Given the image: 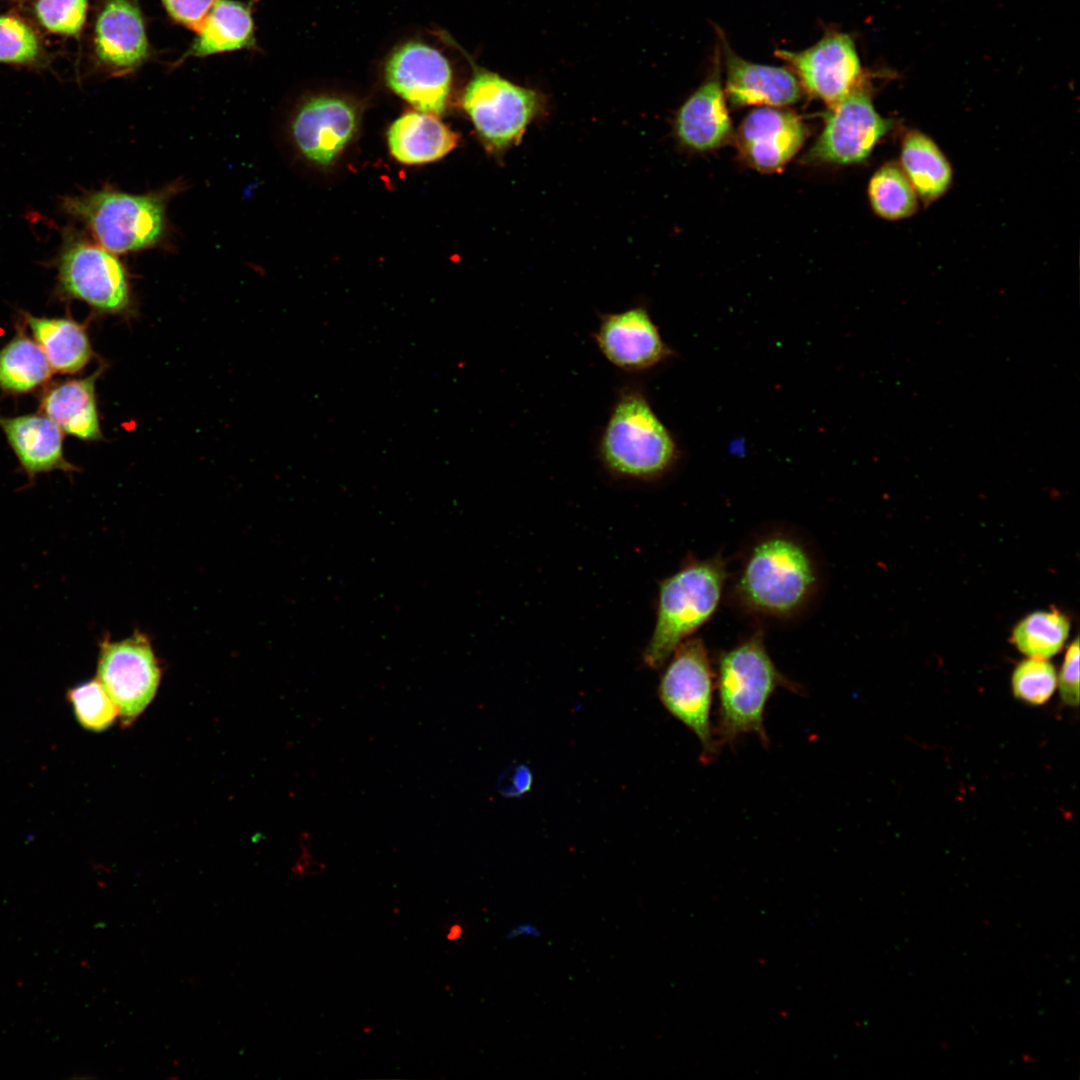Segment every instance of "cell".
Here are the masks:
<instances>
[{
    "label": "cell",
    "instance_id": "f1b7e54d",
    "mask_svg": "<svg viewBox=\"0 0 1080 1080\" xmlns=\"http://www.w3.org/2000/svg\"><path fill=\"white\" fill-rule=\"evenodd\" d=\"M67 698L76 719L87 730L103 731L109 728L119 715L116 705L97 678L71 688Z\"/></svg>",
    "mask_w": 1080,
    "mask_h": 1080
},
{
    "label": "cell",
    "instance_id": "3957f363",
    "mask_svg": "<svg viewBox=\"0 0 1080 1080\" xmlns=\"http://www.w3.org/2000/svg\"><path fill=\"white\" fill-rule=\"evenodd\" d=\"M611 474L654 480L669 472L679 457L677 443L653 410L639 384L618 390L597 446Z\"/></svg>",
    "mask_w": 1080,
    "mask_h": 1080
},
{
    "label": "cell",
    "instance_id": "d6986e66",
    "mask_svg": "<svg viewBox=\"0 0 1080 1080\" xmlns=\"http://www.w3.org/2000/svg\"><path fill=\"white\" fill-rule=\"evenodd\" d=\"M724 50L727 76L724 93L733 105L783 108L801 98V85L791 70L747 61L727 45Z\"/></svg>",
    "mask_w": 1080,
    "mask_h": 1080
},
{
    "label": "cell",
    "instance_id": "6da1fadb",
    "mask_svg": "<svg viewBox=\"0 0 1080 1080\" xmlns=\"http://www.w3.org/2000/svg\"><path fill=\"white\" fill-rule=\"evenodd\" d=\"M824 579L815 545L797 530L771 526L749 537L728 564L724 595L754 622L787 624L815 607Z\"/></svg>",
    "mask_w": 1080,
    "mask_h": 1080
},
{
    "label": "cell",
    "instance_id": "8fae6325",
    "mask_svg": "<svg viewBox=\"0 0 1080 1080\" xmlns=\"http://www.w3.org/2000/svg\"><path fill=\"white\" fill-rule=\"evenodd\" d=\"M789 64L801 88L831 107L861 86L862 67L852 38L830 32L799 51L776 50Z\"/></svg>",
    "mask_w": 1080,
    "mask_h": 1080
},
{
    "label": "cell",
    "instance_id": "8d00e7d4",
    "mask_svg": "<svg viewBox=\"0 0 1080 1080\" xmlns=\"http://www.w3.org/2000/svg\"><path fill=\"white\" fill-rule=\"evenodd\" d=\"M461 933H462V928H461V926H460V925H458V924H457V925H453V926H452V927L450 928V930H449V933H448V935H447V938H448L449 940H454V939L458 938V937H459V936L461 935Z\"/></svg>",
    "mask_w": 1080,
    "mask_h": 1080
},
{
    "label": "cell",
    "instance_id": "f546056e",
    "mask_svg": "<svg viewBox=\"0 0 1080 1080\" xmlns=\"http://www.w3.org/2000/svg\"><path fill=\"white\" fill-rule=\"evenodd\" d=\"M89 0H33L32 14L47 32L78 38L87 19Z\"/></svg>",
    "mask_w": 1080,
    "mask_h": 1080
},
{
    "label": "cell",
    "instance_id": "7a4b0ae2",
    "mask_svg": "<svg viewBox=\"0 0 1080 1080\" xmlns=\"http://www.w3.org/2000/svg\"><path fill=\"white\" fill-rule=\"evenodd\" d=\"M715 683L718 702L713 736L718 749L746 734L756 735L767 746L764 715L770 697L778 688L796 694L803 690L777 669L762 629L719 653Z\"/></svg>",
    "mask_w": 1080,
    "mask_h": 1080
},
{
    "label": "cell",
    "instance_id": "cb8c5ba5",
    "mask_svg": "<svg viewBox=\"0 0 1080 1080\" xmlns=\"http://www.w3.org/2000/svg\"><path fill=\"white\" fill-rule=\"evenodd\" d=\"M900 160L902 170L923 201L936 200L949 188L951 166L938 145L924 133L910 131L905 135Z\"/></svg>",
    "mask_w": 1080,
    "mask_h": 1080
},
{
    "label": "cell",
    "instance_id": "7c38bea8",
    "mask_svg": "<svg viewBox=\"0 0 1080 1080\" xmlns=\"http://www.w3.org/2000/svg\"><path fill=\"white\" fill-rule=\"evenodd\" d=\"M92 58L104 73L119 77L151 56L146 25L137 0H101L91 33Z\"/></svg>",
    "mask_w": 1080,
    "mask_h": 1080
},
{
    "label": "cell",
    "instance_id": "52a82bcc",
    "mask_svg": "<svg viewBox=\"0 0 1080 1080\" xmlns=\"http://www.w3.org/2000/svg\"><path fill=\"white\" fill-rule=\"evenodd\" d=\"M543 104L537 91L481 68L474 71L462 96L463 109L480 140L495 155L520 143Z\"/></svg>",
    "mask_w": 1080,
    "mask_h": 1080
},
{
    "label": "cell",
    "instance_id": "5bb4252c",
    "mask_svg": "<svg viewBox=\"0 0 1080 1080\" xmlns=\"http://www.w3.org/2000/svg\"><path fill=\"white\" fill-rule=\"evenodd\" d=\"M593 337L602 355L627 372L648 370L673 354L648 310L641 305L600 314Z\"/></svg>",
    "mask_w": 1080,
    "mask_h": 1080
},
{
    "label": "cell",
    "instance_id": "4fadbf2b",
    "mask_svg": "<svg viewBox=\"0 0 1080 1080\" xmlns=\"http://www.w3.org/2000/svg\"><path fill=\"white\" fill-rule=\"evenodd\" d=\"M388 86L418 111L440 115L446 108L452 84L448 60L422 42L396 48L385 66Z\"/></svg>",
    "mask_w": 1080,
    "mask_h": 1080
},
{
    "label": "cell",
    "instance_id": "44dd1931",
    "mask_svg": "<svg viewBox=\"0 0 1080 1080\" xmlns=\"http://www.w3.org/2000/svg\"><path fill=\"white\" fill-rule=\"evenodd\" d=\"M387 141L396 160L413 165L441 159L457 146L459 136L437 115L415 111L395 120Z\"/></svg>",
    "mask_w": 1080,
    "mask_h": 1080
},
{
    "label": "cell",
    "instance_id": "8992f818",
    "mask_svg": "<svg viewBox=\"0 0 1080 1080\" xmlns=\"http://www.w3.org/2000/svg\"><path fill=\"white\" fill-rule=\"evenodd\" d=\"M58 291L102 315L134 311L131 284L122 262L101 245L67 231L57 262Z\"/></svg>",
    "mask_w": 1080,
    "mask_h": 1080
},
{
    "label": "cell",
    "instance_id": "4316f807",
    "mask_svg": "<svg viewBox=\"0 0 1080 1080\" xmlns=\"http://www.w3.org/2000/svg\"><path fill=\"white\" fill-rule=\"evenodd\" d=\"M868 197L873 211L888 220H899L915 213L918 196L901 166L889 162L871 177Z\"/></svg>",
    "mask_w": 1080,
    "mask_h": 1080
},
{
    "label": "cell",
    "instance_id": "7402d4cb",
    "mask_svg": "<svg viewBox=\"0 0 1080 1080\" xmlns=\"http://www.w3.org/2000/svg\"><path fill=\"white\" fill-rule=\"evenodd\" d=\"M255 47L251 5L236 0H217L181 60Z\"/></svg>",
    "mask_w": 1080,
    "mask_h": 1080
},
{
    "label": "cell",
    "instance_id": "ac0fdd59",
    "mask_svg": "<svg viewBox=\"0 0 1080 1080\" xmlns=\"http://www.w3.org/2000/svg\"><path fill=\"white\" fill-rule=\"evenodd\" d=\"M0 428L30 481L54 470L78 471L64 456L62 430L43 413L0 415Z\"/></svg>",
    "mask_w": 1080,
    "mask_h": 1080
},
{
    "label": "cell",
    "instance_id": "5b68a950",
    "mask_svg": "<svg viewBox=\"0 0 1080 1080\" xmlns=\"http://www.w3.org/2000/svg\"><path fill=\"white\" fill-rule=\"evenodd\" d=\"M167 195L102 188L65 197L62 209L85 224L101 246L123 254L152 247L161 240Z\"/></svg>",
    "mask_w": 1080,
    "mask_h": 1080
},
{
    "label": "cell",
    "instance_id": "836d02e7",
    "mask_svg": "<svg viewBox=\"0 0 1080 1080\" xmlns=\"http://www.w3.org/2000/svg\"><path fill=\"white\" fill-rule=\"evenodd\" d=\"M532 773L525 765L508 768L498 779V791L505 797H519L530 790Z\"/></svg>",
    "mask_w": 1080,
    "mask_h": 1080
},
{
    "label": "cell",
    "instance_id": "1f68e13d",
    "mask_svg": "<svg viewBox=\"0 0 1080 1080\" xmlns=\"http://www.w3.org/2000/svg\"><path fill=\"white\" fill-rule=\"evenodd\" d=\"M168 16L197 32L217 0H160Z\"/></svg>",
    "mask_w": 1080,
    "mask_h": 1080
},
{
    "label": "cell",
    "instance_id": "83f0119b",
    "mask_svg": "<svg viewBox=\"0 0 1080 1080\" xmlns=\"http://www.w3.org/2000/svg\"><path fill=\"white\" fill-rule=\"evenodd\" d=\"M48 57L33 25L16 13L0 14V64L40 68Z\"/></svg>",
    "mask_w": 1080,
    "mask_h": 1080
},
{
    "label": "cell",
    "instance_id": "484cf974",
    "mask_svg": "<svg viewBox=\"0 0 1080 1080\" xmlns=\"http://www.w3.org/2000/svg\"><path fill=\"white\" fill-rule=\"evenodd\" d=\"M1069 632V619L1057 609L1036 611L1018 622L1011 641L1021 653L1047 659L1062 649Z\"/></svg>",
    "mask_w": 1080,
    "mask_h": 1080
},
{
    "label": "cell",
    "instance_id": "9c48e42d",
    "mask_svg": "<svg viewBox=\"0 0 1080 1080\" xmlns=\"http://www.w3.org/2000/svg\"><path fill=\"white\" fill-rule=\"evenodd\" d=\"M160 668L148 637L132 636L100 643L97 679L116 705L125 724L134 721L154 698Z\"/></svg>",
    "mask_w": 1080,
    "mask_h": 1080
},
{
    "label": "cell",
    "instance_id": "d6a6232c",
    "mask_svg": "<svg viewBox=\"0 0 1080 1080\" xmlns=\"http://www.w3.org/2000/svg\"><path fill=\"white\" fill-rule=\"evenodd\" d=\"M1062 701L1072 707L1079 704V640L1076 638L1066 651L1059 675Z\"/></svg>",
    "mask_w": 1080,
    "mask_h": 1080
},
{
    "label": "cell",
    "instance_id": "d4e9b609",
    "mask_svg": "<svg viewBox=\"0 0 1080 1080\" xmlns=\"http://www.w3.org/2000/svg\"><path fill=\"white\" fill-rule=\"evenodd\" d=\"M53 369L37 342L22 327L0 349V389L25 394L49 383Z\"/></svg>",
    "mask_w": 1080,
    "mask_h": 1080
},
{
    "label": "cell",
    "instance_id": "e575fe53",
    "mask_svg": "<svg viewBox=\"0 0 1080 1080\" xmlns=\"http://www.w3.org/2000/svg\"><path fill=\"white\" fill-rule=\"evenodd\" d=\"M521 935L539 937L541 935V931L531 923H521L510 929L506 937L509 940H513Z\"/></svg>",
    "mask_w": 1080,
    "mask_h": 1080
},
{
    "label": "cell",
    "instance_id": "9a60e30c",
    "mask_svg": "<svg viewBox=\"0 0 1080 1080\" xmlns=\"http://www.w3.org/2000/svg\"><path fill=\"white\" fill-rule=\"evenodd\" d=\"M806 135V126L796 113L777 107H759L739 125L735 144L748 166L759 172L776 173L799 152Z\"/></svg>",
    "mask_w": 1080,
    "mask_h": 1080
},
{
    "label": "cell",
    "instance_id": "603a6c76",
    "mask_svg": "<svg viewBox=\"0 0 1080 1080\" xmlns=\"http://www.w3.org/2000/svg\"><path fill=\"white\" fill-rule=\"evenodd\" d=\"M23 319L54 372L76 374L95 356L86 326L76 320L29 313Z\"/></svg>",
    "mask_w": 1080,
    "mask_h": 1080
},
{
    "label": "cell",
    "instance_id": "ba28073f",
    "mask_svg": "<svg viewBox=\"0 0 1080 1080\" xmlns=\"http://www.w3.org/2000/svg\"><path fill=\"white\" fill-rule=\"evenodd\" d=\"M660 677L658 695L666 710L699 739L701 761L718 753L711 724L715 673L705 642L691 636L673 651Z\"/></svg>",
    "mask_w": 1080,
    "mask_h": 1080
},
{
    "label": "cell",
    "instance_id": "e0dca14e",
    "mask_svg": "<svg viewBox=\"0 0 1080 1080\" xmlns=\"http://www.w3.org/2000/svg\"><path fill=\"white\" fill-rule=\"evenodd\" d=\"M673 127L679 143L698 152L719 148L732 136V123L717 70L682 104Z\"/></svg>",
    "mask_w": 1080,
    "mask_h": 1080
},
{
    "label": "cell",
    "instance_id": "ffe728a7",
    "mask_svg": "<svg viewBox=\"0 0 1080 1080\" xmlns=\"http://www.w3.org/2000/svg\"><path fill=\"white\" fill-rule=\"evenodd\" d=\"M104 366L82 378H70L45 386L40 396V412L49 417L64 434L82 441H100L96 381Z\"/></svg>",
    "mask_w": 1080,
    "mask_h": 1080
},
{
    "label": "cell",
    "instance_id": "d590c367",
    "mask_svg": "<svg viewBox=\"0 0 1080 1080\" xmlns=\"http://www.w3.org/2000/svg\"><path fill=\"white\" fill-rule=\"evenodd\" d=\"M324 868H325V865L323 863H320V862H318V861H316L314 859H311L303 867L295 870L296 871L295 873L296 874H301V875H314V874H319L320 872H322L324 870Z\"/></svg>",
    "mask_w": 1080,
    "mask_h": 1080
},
{
    "label": "cell",
    "instance_id": "4dcf8cb0",
    "mask_svg": "<svg viewBox=\"0 0 1080 1080\" xmlns=\"http://www.w3.org/2000/svg\"><path fill=\"white\" fill-rule=\"evenodd\" d=\"M1011 684L1016 698L1028 704L1041 705L1055 691L1056 671L1047 659L1030 657L1016 666Z\"/></svg>",
    "mask_w": 1080,
    "mask_h": 1080
},
{
    "label": "cell",
    "instance_id": "30bf717a",
    "mask_svg": "<svg viewBox=\"0 0 1080 1080\" xmlns=\"http://www.w3.org/2000/svg\"><path fill=\"white\" fill-rule=\"evenodd\" d=\"M890 129L869 94L859 86L829 107L822 132L805 155L807 162L837 165L865 160Z\"/></svg>",
    "mask_w": 1080,
    "mask_h": 1080
},
{
    "label": "cell",
    "instance_id": "2e32d148",
    "mask_svg": "<svg viewBox=\"0 0 1080 1080\" xmlns=\"http://www.w3.org/2000/svg\"><path fill=\"white\" fill-rule=\"evenodd\" d=\"M358 121V112L350 102L334 96H317L298 109L291 131L306 159L328 166L352 140Z\"/></svg>",
    "mask_w": 1080,
    "mask_h": 1080
},
{
    "label": "cell",
    "instance_id": "277c9868",
    "mask_svg": "<svg viewBox=\"0 0 1080 1080\" xmlns=\"http://www.w3.org/2000/svg\"><path fill=\"white\" fill-rule=\"evenodd\" d=\"M728 563L721 555L692 559L659 584L656 621L643 653L659 669L676 647L706 624L725 593Z\"/></svg>",
    "mask_w": 1080,
    "mask_h": 1080
}]
</instances>
